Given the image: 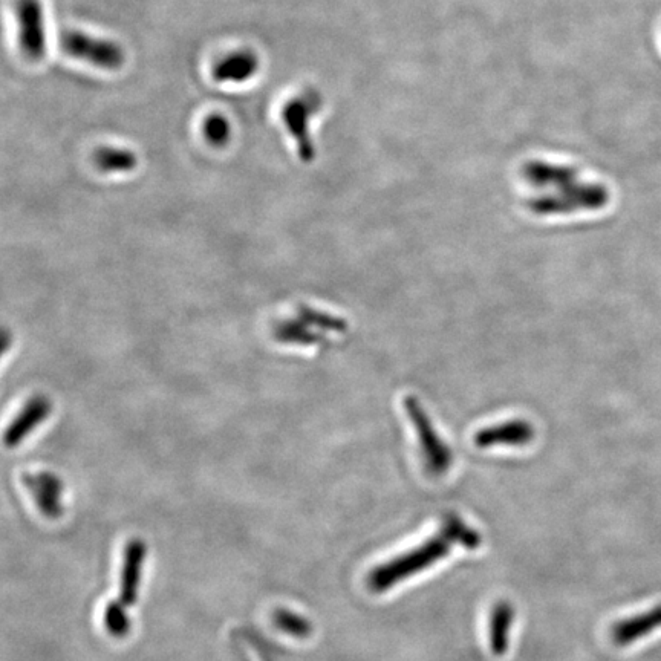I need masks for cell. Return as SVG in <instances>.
Segmentation results:
<instances>
[{
	"instance_id": "obj_11",
	"label": "cell",
	"mask_w": 661,
	"mask_h": 661,
	"mask_svg": "<svg viewBox=\"0 0 661 661\" xmlns=\"http://www.w3.org/2000/svg\"><path fill=\"white\" fill-rule=\"evenodd\" d=\"M259 57L250 49L228 54L213 66V79L219 83H244L259 71Z\"/></svg>"
},
{
	"instance_id": "obj_17",
	"label": "cell",
	"mask_w": 661,
	"mask_h": 661,
	"mask_svg": "<svg viewBox=\"0 0 661 661\" xmlns=\"http://www.w3.org/2000/svg\"><path fill=\"white\" fill-rule=\"evenodd\" d=\"M443 533L453 544L463 545L469 550H475L481 545V536L455 515H447L444 518Z\"/></svg>"
},
{
	"instance_id": "obj_14",
	"label": "cell",
	"mask_w": 661,
	"mask_h": 661,
	"mask_svg": "<svg viewBox=\"0 0 661 661\" xmlns=\"http://www.w3.org/2000/svg\"><path fill=\"white\" fill-rule=\"evenodd\" d=\"M515 611L508 602L496 603L490 617V648L495 655H504L508 648V632L512 628Z\"/></svg>"
},
{
	"instance_id": "obj_6",
	"label": "cell",
	"mask_w": 661,
	"mask_h": 661,
	"mask_svg": "<svg viewBox=\"0 0 661 661\" xmlns=\"http://www.w3.org/2000/svg\"><path fill=\"white\" fill-rule=\"evenodd\" d=\"M17 22L22 53L39 62L46 53L45 17L40 0H17Z\"/></svg>"
},
{
	"instance_id": "obj_13",
	"label": "cell",
	"mask_w": 661,
	"mask_h": 661,
	"mask_svg": "<svg viewBox=\"0 0 661 661\" xmlns=\"http://www.w3.org/2000/svg\"><path fill=\"white\" fill-rule=\"evenodd\" d=\"M660 628L661 605H657L639 616L617 622L611 629V637L617 646H628Z\"/></svg>"
},
{
	"instance_id": "obj_10",
	"label": "cell",
	"mask_w": 661,
	"mask_h": 661,
	"mask_svg": "<svg viewBox=\"0 0 661 661\" xmlns=\"http://www.w3.org/2000/svg\"><path fill=\"white\" fill-rule=\"evenodd\" d=\"M144 557H146V545L143 541L134 539L126 545L123 568H121L120 588V600L126 606L137 603Z\"/></svg>"
},
{
	"instance_id": "obj_3",
	"label": "cell",
	"mask_w": 661,
	"mask_h": 661,
	"mask_svg": "<svg viewBox=\"0 0 661 661\" xmlns=\"http://www.w3.org/2000/svg\"><path fill=\"white\" fill-rule=\"evenodd\" d=\"M404 409L408 412L409 420L414 424L415 432L420 438L421 458L424 469L430 476H443L452 466L453 455L449 447L435 432L434 424L427 417L420 400L408 397L404 400Z\"/></svg>"
},
{
	"instance_id": "obj_18",
	"label": "cell",
	"mask_w": 661,
	"mask_h": 661,
	"mask_svg": "<svg viewBox=\"0 0 661 661\" xmlns=\"http://www.w3.org/2000/svg\"><path fill=\"white\" fill-rule=\"evenodd\" d=\"M273 619L277 628L294 635L297 639H307L313 632V625L307 619H303L285 608L276 609Z\"/></svg>"
},
{
	"instance_id": "obj_15",
	"label": "cell",
	"mask_w": 661,
	"mask_h": 661,
	"mask_svg": "<svg viewBox=\"0 0 661 661\" xmlns=\"http://www.w3.org/2000/svg\"><path fill=\"white\" fill-rule=\"evenodd\" d=\"M274 337L279 342L291 343V345L313 346L328 343L325 336L311 331L303 320H300V322L288 320V322L277 323L274 326Z\"/></svg>"
},
{
	"instance_id": "obj_21",
	"label": "cell",
	"mask_w": 661,
	"mask_h": 661,
	"mask_svg": "<svg viewBox=\"0 0 661 661\" xmlns=\"http://www.w3.org/2000/svg\"><path fill=\"white\" fill-rule=\"evenodd\" d=\"M204 138L209 141L212 146L222 147L230 141L232 137V126L228 123L227 118L221 114H213L206 118L204 126H202Z\"/></svg>"
},
{
	"instance_id": "obj_20",
	"label": "cell",
	"mask_w": 661,
	"mask_h": 661,
	"mask_svg": "<svg viewBox=\"0 0 661 661\" xmlns=\"http://www.w3.org/2000/svg\"><path fill=\"white\" fill-rule=\"evenodd\" d=\"M105 626L109 634L121 639L131 631V620L126 614V605L120 599L109 602L105 609Z\"/></svg>"
},
{
	"instance_id": "obj_12",
	"label": "cell",
	"mask_w": 661,
	"mask_h": 661,
	"mask_svg": "<svg viewBox=\"0 0 661 661\" xmlns=\"http://www.w3.org/2000/svg\"><path fill=\"white\" fill-rule=\"evenodd\" d=\"M522 176L528 184L538 187V189L556 187L557 190H561L577 183L579 173L573 167L557 166V164L544 163V161H530L522 167Z\"/></svg>"
},
{
	"instance_id": "obj_4",
	"label": "cell",
	"mask_w": 661,
	"mask_h": 661,
	"mask_svg": "<svg viewBox=\"0 0 661 661\" xmlns=\"http://www.w3.org/2000/svg\"><path fill=\"white\" fill-rule=\"evenodd\" d=\"M60 45L69 56L91 63L97 68L106 69V71H117V69L123 68L124 60H126L123 48L118 43L98 39V37L82 33V31H65L60 36Z\"/></svg>"
},
{
	"instance_id": "obj_1",
	"label": "cell",
	"mask_w": 661,
	"mask_h": 661,
	"mask_svg": "<svg viewBox=\"0 0 661 661\" xmlns=\"http://www.w3.org/2000/svg\"><path fill=\"white\" fill-rule=\"evenodd\" d=\"M452 544L453 542L441 531L440 535L424 542L421 547L374 568L368 577L369 588L374 593L388 591L401 580L408 579L412 574L432 567L435 562L446 557Z\"/></svg>"
},
{
	"instance_id": "obj_7",
	"label": "cell",
	"mask_w": 661,
	"mask_h": 661,
	"mask_svg": "<svg viewBox=\"0 0 661 661\" xmlns=\"http://www.w3.org/2000/svg\"><path fill=\"white\" fill-rule=\"evenodd\" d=\"M535 426L527 420H510L479 430L473 443L479 449L495 446L522 447L535 440Z\"/></svg>"
},
{
	"instance_id": "obj_5",
	"label": "cell",
	"mask_w": 661,
	"mask_h": 661,
	"mask_svg": "<svg viewBox=\"0 0 661 661\" xmlns=\"http://www.w3.org/2000/svg\"><path fill=\"white\" fill-rule=\"evenodd\" d=\"M322 108V98L317 92L308 91L288 101L282 109L285 127L297 144L300 160L311 163L316 157L313 138L310 132V120Z\"/></svg>"
},
{
	"instance_id": "obj_8",
	"label": "cell",
	"mask_w": 661,
	"mask_h": 661,
	"mask_svg": "<svg viewBox=\"0 0 661 661\" xmlns=\"http://www.w3.org/2000/svg\"><path fill=\"white\" fill-rule=\"evenodd\" d=\"M23 484L30 490L43 515L53 519L62 515L60 498L63 493V482L59 476L49 472L34 473V475L27 473L23 475Z\"/></svg>"
},
{
	"instance_id": "obj_16",
	"label": "cell",
	"mask_w": 661,
	"mask_h": 661,
	"mask_svg": "<svg viewBox=\"0 0 661 661\" xmlns=\"http://www.w3.org/2000/svg\"><path fill=\"white\" fill-rule=\"evenodd\" d=\"M94 163L105 173L132 172L138 166V158L131 150L101 147L94 154Z\"/></svg>"
},
{
	"instance_id": "obj_2",
	"label": "cell",
	"mask_w": 661,
	"mask_h": 661,
	"mask_svg": "<svg viewBox=\"0 0 661 661\" xmlns=\"http://www.w3.org/2000/svg\"><path fill=\"white\" fill-rule=\"evenodd\" d=\"M609 202V192L602 184L574 183L554 195L538 196L528 202L535 215H568L577 210H600Z\"/></svg>"
},
{
	"instance_id": "obj_9",
	"label": "cell",
	"mask_w": 661,
	"mask_h": 661,
	"mask_svg": "<svg viewBox=\"0 0 661 661\" xmlns=\"http://www.w3.org/2000/svg\"><path fill=\"white\" fill-rule=\"evenodd\" d=\"M51 411H53V404L48 398L43 395L31 398L17 415L16 420L8 427L7 434H5V446L10 449L19 446L33 432L34 427L40 426L48 418Z\"/></svg>"
},
{
	"instance_id": "obj_19",
	"label": "cell",
	"mask_w": 661,
	"mask_h": 661,
	"mask_svg": "<svg viewBox=\"0 0 661 661\" xmlns=\"http://www.w3.org/2000/svg\"><path fill=\"white\" fill-rule=\"evenodd\" d=\"M299 319L307 325L316 326L323 331H333V333H346L348 323L340 317L331 316V314L322 313V311L313 310V308L299 307Z\"/></svg>"
}]
</instances>
